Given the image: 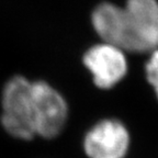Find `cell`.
I'll return each mask as SVG.
<instances>
[{
  "label": "cell",
  "instance_id": "6",
  "mask_svg": "<svg viewBox=\"0 0 158 158\" xmlns=\"http://www.w3.org/2000/svg\"><path fill=\"white\" fill-rule=\"evenodd\" d=\"M90 22L101 42L113 44L130 53V37L123 7L109 1L100 2L92 10Z\"/></svg>",
  "mask_w": 158,
  "mask_h": 158
},
{
  "label": "cell",
  "instance_id": "2",
  "mask_svg": "<svg viewBox=\"0 0 158 158\" xmlns=\"http://www.w3.org/2000/svg\"><path fill=\"white\" fill-rule=\"evenodd\" d=\"M31 98L35 135L46 139L58 136L69 116L68 102L62 92L45 80H32Z\"/></svg>",
  "mask_w": 158,
  "mask_h": 158
},
{
  "label": "cell",
  "instance_id": "5",
  "mask_svg": "<svg viewBox=\"0 0 158 158\" xmlns=\"http://www.w3.org/2000/svg\"><path fill=\"white\" fill-rule=\"evenodd\" d=\"M130 53H151L158 48V0H125Z\"/></svg>",
  "mask_w": 158,
  "mask_h": 158
},
{
  "label": "cell",
  "instance_id": "3",
  "mask_svg": "<svg viewBox=\"0 0 158 158\" xmlns=\"http://www.w3.org/2000/svg\"><path fill=\"white\" fill-rule=\"evenodd\" d=\"M81 60L85 68L91 75L94 85L102 90L114 88L128 73L125 51L101 41L88 47Z\"/></svg>",
  "mask_w": 158,
  "mask_h": 158
},
{
  "label": "cell",
  "instance_id": "1",
  "mask_svg": "<svg viewBox=\"0 0 158 158\" xmlns=\"http://www.w3.org/2000/svg\"><path fill=\"white\" fill-rule=\"evenodd\" d=\"M31 81L22 75H15L6 82L1 92V125L11 137L21 141H30L36 136Z\"/></svg>",
  "mask_w": 158,
  "mask_h": 158
},
{
  "label": "cell",
  "instance_id": "7",
  "mask_svg": "<svg viewBox=\"0 0 158 158\" xmlns=\"http://www.w3.org/2000/svg\"><path fill=\"white\" fill-rule=\"evenodd\" d=\"M145 78L151 86L156 100L158 101V48L149 53V57L144 66Z\"/></svg>",
  "mask_w": 158,
  "mask_h": 158
},
{
  "label": "cell",
  "instance_id": "4",
  "mask_svg": "<svg viewBox=\"0 0 158 158\" xmlns=\"http://www.w3.org/2000/svg\"><path fill=\"white\" fill-rule=\"evenodd\" d=\"M131 133L122 121L102 118L85 133L82 149L88 158H125L131 147Z\"/></svg>",
  "mask_w": 158,
  "mask_h": 158
}]
</instances>
